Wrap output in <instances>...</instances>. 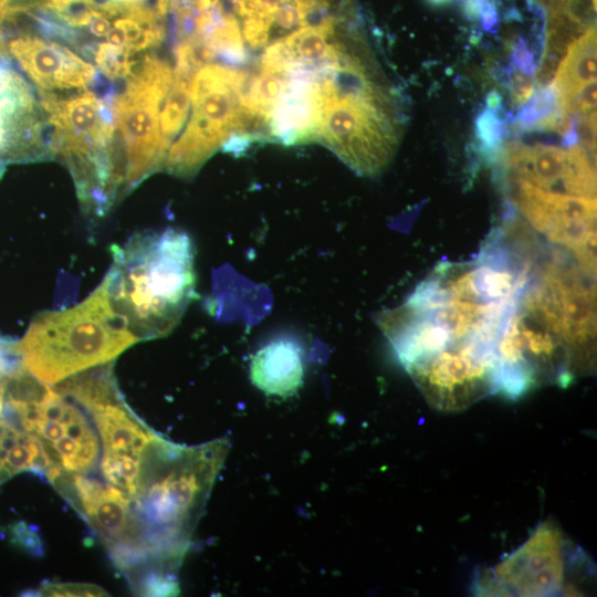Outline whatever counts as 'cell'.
<instances>
[{
	"label": "cell",
	"instance_id": "obj_17",
	"mask_svg": "<svg viewBox=\"0 0 597 597\" xmlns=\"http://www.w3.org/2000/svg\"><path fill=\"white\" fill-rule=\"evenodd\" d=\"M48 470L49 462L40 442L4 420L0 427V488L18 473L32 471L45 476Z\"/></svg>",
	"mask_w": 597,
	"mask_h": 597
},
{
	"label": "cell",
	"instance_id": "obj_28",
	"mask_svg": "<svg viewBox=\"0 0 597 597\" xmlns=\"http://www.w3.org/2000/svg\"><path fill=\"white\" fill-rule=\"evenodd\" d=\"M501 104V97L496 92H491L488 96V106L490 109H496Z\"/></svg>",
	"mask_w": 597,
	"mask_h": 597
},
{
	"label": "cell",
	"instance_id": "obj_9",
	"mask_svg": "<svg viewBox=\"0 0 597 597\" xmlns=\"http://www.w3.org/2000/svg\"><path fill=\"white\" fill-rule=\"evenodd\" d=\"M124 90L111 104L115 132L126 159V189L135 188L160 169L165 153L160 145L158 109L167 95L174 73L160 59L146 55L133 60Z\"/></svg>",
	"mask_w": 597,
	"mask_h": 597
},
{
	"label": "cell",
	"instance_id": "obj_26",
	"mask_svg": "<svg viewBox=\"0 0 597 597\" xmlns=\"http://www.w3.org/2000/svg\"><path fill=\"white\" fill-rule=\"evenodd\" d=\"M109 18L108 13L98 9L88 24L90 32L97 38L106 35L112 28Z\"/></svg>",
	"mask_w": 597,
	"mask_h": 597
},
{
	"label": "cell",
	"instance_id": "obj_7",
	"mask_svg": "<svg viewBox=\"0 0 597 597\" xmlns=\"http://www.w3.org/2000/svg\"><path fill=\"white\" fill-rule=\"evenodd\" d=\"M55 387L91 416L102 442L103 478L117 484L134 481L143 452L157 433L124 401L113 365L108 363L81 371Z\"/></svg>",
	"mask_w": 597,
	"mask_h": 597
},
{
	"label": "cell",
	"instance_id": "obj_1",
	"mask_svg": "<svg viewBox=\"0 0 597 597\" xmlns=\"http://www.w3.org/2000/svg\"><path fill=\"white\" fill-rule=\"evenodd\" d=\"M530 245L494 232L476 258L439 264L380 325L426 400L465 409L499 394V349L533 265Z\"/></svg>",
	"mask_w": 597,
	"mask_h": 597
},
{
	"label": "cell",
	"instance_id": "obj_19",
	"mask_svg": "<svg viewBox=\"0 0 597 597\" xmlns=\"http://www.w3.org/2000/svg\"><path fill=\"white\" fill-rule=\"evenodd\" d=\"M94 60L101 72L109 80H124L130 71V54L127 49L109 43L97 44L93 51Z\"/></svg>",
	"mask_w": 597,
	"mask_h": 597
},
{
	"label": "cell",
	"instance_id": "obj_14",
	"mask_svg": "<svg viewBox=\"0 0 597 597\" xmlns=\"http://www.w3.org/2000/svg\"><path fill=\"white\" fill-rule=\"evenodd\" d=\"M303 353L290 338H276L261 347L250 363L252 384L266 395L290 397L302 386Z\"/></svg>",
	"mask_w": 597,
	"mask_h": 597
},
{
	"label": "cell",
	"instance_id": "obj_3",
	"mask_svg": "<svg viewBox=\"0 0 597 597\" xmlns=\"http://www.w3.org/2000/svg\"><path fill=\"white\" fill-rule=\"evenodd\" d=\"M228 450L227 439L188 447L159 434L144 450L132 502L164 573L179 566Z\"/></svg>",
	"mask_w": 597,
	"mask_h": 597
},
{
	"label": "cell",
	"instance_id": "obj_25",
	"mask_svg": "<svg viewBox=\"0 0 597 597\" xmlns=\"http://www.w3.org/2000/svg\"><path fill=\"white\" fill-rule=\"evenodd\" d=\"M534 92V78L532 73L515 69L510 76V97L514 107L526 104Z\"/></svg>",
	"mask_w": 597,
	"mask_h": 597
},
{
	"label": "cell",
	"instance_id": "obj_10",
	"mask_svg": "<svg viewBox=\"0 0 597 597\" xmlns=\"http://www.w3.org/2000/svg\"><path fill=\"white\" fill-rule=\"evenodd\" d=\"M317 140L362 175L378 174L397 146L392 105L350 95H317Z\"/></svg>",
	"mask_w": 597,
	"mask_h": 597
},
{
	"label": "cell",
	"instance_id": "obj_24",
	"mask_svg": "<svg viewBox=\"0 0 597 597\" xmlns=\"http://www.w3.org/2000/svg\"><path fill=\"white\" fill-rule=\"evenodd\" d=\"M11 542L31 555L42 554V543L38 531L25 522H18L9 526Z\"/></svg>",
	"mask_w": 597,
	"mask_h": 597
},
{
	"label": "cell",
	"instance_id": "obj_5",
	"mask_svg": "<svg viewBox=\"0 0 597 597\" xmlns=\"http://www.w3.org/2000/svg\"><path fill=\"white\" fill-rule=\"evenodd\" d=\"M136 342L101 283L80 304L39 314L12 347L30 374L55 385L112 363Z\"/></svg>",
	"mask_w": 597,
	"mask_h": 597
},
{
	"label": "cell",
	"instance_id": "obj_16",
	"mask_svg": "<svg viewBox=\"0 0 597 597\" xmlns=\"http://www.w3.org/2000/svg\"><path fill=\"white\" fill-rule=\"evenodd\" d=\"M596 27H591L568 45L551 81L561 107L585 85L596 82Z\"/></svg>",
	"mask_w": 597,
	"mask_h": 597
},
{
	"label": "cell",
	"instance_id": "obj_18",
	"mask_svg": "<svg viewBox=\"0 0 597 597\" xmlns=\"http://www.w3.org/2000/svg\"><path fill=\"white\" fill-rule=\"evenodd\" d=\"M191 77L174 75L170 92L168 93L159 116L160 145L166 154L167 149L181 129L190 105Z\"/></svg>",
	"mask_w": 597,
	"mask_h": 597
},
{
	"label": "cell",
	"instance_id": "obj_20",
	"mask_svg": "<svg viewBox=\"0 0 597 597\" xmlns=\"http://www.w3.org/2000/svg\"><path fill=\"white\" fill-rule=\"evenodd\" d=\"M272 30L276 34L296 31L305 25V15L296 0H286L283 2L271 17ZM286 34V35H287Z\"/></svg>",
	"mask_w": 597,
	"mask_h": 597
},
{
	"label": "cell",
	"instance_id": "obj_4",
	"mask_svg": "<svg viewBox=\"0 0 597 597\" xmlns=\"http://www.w3.org/2000/svg\"><path fill=\"white\" fill-rule=\"evenodd\" d=\"M102 283L137 341L165 336L195 295L193 245L180 230L145 231L113 245Z\"/></svg>",
	"mask_w": 597,
	"mask_h": 597
},
{
	"label": "cell",
	"instance_id": "obj_22",
	"mask_svg": "<svg viewBox=\"0 0 597 597\" xmlns=\"http://www.w3.org/2000/svg\"><path fill=\"white\" fill-rule=\"evenodd\" d=\"M271 19L252 15L243 18L242 38L253 49H260L268 44L272 35Z\"/></svg>",
	"mask_w": 597,
	"mask_h": 597
},
{
	"label": "cell",
	"instance_id": "obj_23",
	"mask_svg": "<svg viewBox=\"0 0 597 597\" xmlns=\"http://www.w3.org/2000/svg\"><path fill=\"white\" fill-rule=\"evenodd\" d=\"M41 596H108L107 591L94 584L46 583L39 589Z\"/></svg>",
	"mask_w": 597,
	"mask_h": 597
},
{
	"label": "cell",
	"instance_id": "obj_11",
	"mask_svg": "<svg viewBox=\"0 0 597 597\" xmlns=\"http://www.w3.org/2000/svg\"><path fill=\"white\" fill-rule=\"evenodd\" d=\"M568 542L551 523L535 531L528 541L476 582L478 591L490 595L546 596L575 593L568 583Z\"/></svg>",
	"mask_w": 597,
	"mask_h": 597
},
{
	"label": "cell",
	"instance_id": "obj_15",
	"mask_svg": "<svg viewBox=\"0 0 597 597\" xmlns=\"http://www.w3.org/2000/svg\"><path fill=\"white\" fill-rule=\"evenodd\" d=\"M40 113L31 87L4 60L0 62V157L22 142Z\"/></svg>",
	"mask_w": 597,
	"mask_h": 597
},
{
	"label": "cell",
	"instance_id": "obj_6",
	"mask_svg": "<svg viewBox=\"0 0 597 597\" xmlns=\"http://www.w3.org/2000/svg\"><path fill=\"white\" fill-rule=\"evenodd\" d=\"M4 420L32 434L49 462L45 476L55 472L87 474L100 458V440L90 419L56 387H50L22 365L2 381Z\"/></svg>",
	"mask_w": 597,
	"mask_h": 597
},
{
	"label": "cell",
	"instance_id": "obj_2",
	"mask_svg": "<svg viewBox=\"0 0 597 597\" xmlns=\"http://www.w3.org/2000/svg\"><path fill=\"white\" fill-rule=\"evenodd\" d=\"M593 273L565 253L532 266L499 349V394L515 399L543 385L567 387L594 369Z\"/></svg>",
	"mask_w": 597,
	"mask_h": 597
},
{
	"label": "cell",
	"instance_id": "obj_21",
	"mask_svg": "<svg viewBox=\"0 0 597 597\" xmlns=\"http://www.w3.org/2000/svg\"><path fill=\"white\" fill-rule=\"evenodd\" d=\"M503 135L502 123L490 108L483 111L476 119V136L481 146L491 153H496Z\"/></svg>",
	"mask_w": 597,
	"mask_h": 597
},
{
	"label": "cell",
	"instance_id": "obj_27",
	"mask_svg": "<svg viewBox=\"0 0 597 597\" xmlns=\"http://www.w3.org/2000/svg\"><path fill=\"white\" fill-rule=\"evenodd\" d=\"M107 43L124 48L126 45V33L124 29L114 20L113 25L106 34Z\"/></svg>",
	"mask_w": 597,
	"mask_h": 597
},
{
	"label": "cell",
	"instance_id": "obj_29",
	"mask_svg": "<svg viewBox=\"0 0 597 597\" xmlns=\"http://www.w3.org/2000/svg\"><path fill=\"white\" fill-rule=\"evenodd\" d=\"M3 374H6V373H0V427L4 422L3 404H2V389H1V378H2Z\"/></svg>",
	"mask_w": 597,
	"mask_h": 597
},
{
	"label": "cell",
	"instance_id": "obj_8",
	"mask_svg": "<svg viewBox=\"0 0 597 597\" xmlns=\"http://www.w3.org/2000/svg\"><path fill=\"white\" fill-rule=\"evenodd\" d=\"M48 480L91 526L132 586L151 575L172 578L157 567L128 494L85 474L56 472Z\"/></svg>",
	"mask_w": 597,
	"mask_h": 597
},
{
	"label": "cell",
	"instance_id": "obj_30",
	"mask_svg": "<svg viewBox=\"0 0 597 597\" xmlns=\"http://www.w3.org/2000/svg\"><path fill=\"white\" fill-rule=\"evenodd\" d=\"M426 1L434 7L447 6L452 2V0H426Z\"/></svg>",
	"mask_w": 597,
	"mask_h": 597
},
{
	"label": "cell",
	"instance_id": "obj_13",
	"mask_svg": "<svg viewBox=\"0 0 597 597\" xmlns=\"http://www.w3.org/2000/svg\"><path fill=\"white\" fill-rule=\"evenodd\" d=\"M7 49L40 91L86 88L96 73L69 48L34 34L13 36Z\"/></svg>",
	"mask_w": 597,
	"mask_h": 597
},
{
	"label": "cell",
	"instance_id": "obj_31",
	"mask_svg": "<svg viewBox=\"0 0 597 597\" xmlns=\"http://www.w3.org/2000/svg\"><path fill=\"white\" fill-rule=\"evenodd\" d=\"M541 1H543L546 6H548L554 1H563V0H541Z\"/></svg>",
	"mask_w": 597,
	"mask_h": 597
},
{
	"label": "cell",
	"instance_id": "obj_12",
	"mask_svg": "<svg viewBox=\"0 0 597 597\" xmlns=\"http://www.w3.org/2000/svg\"><path fill=\"white\" fill-rule=\"evenodd\" d=\"M593 146L576 144L562 148L513 143L504 153L510 180L527 182L549 192L596 198Z\"/></svg>",
	"mask_w": 597,
	"mask_h": 597
}]
</instances>
